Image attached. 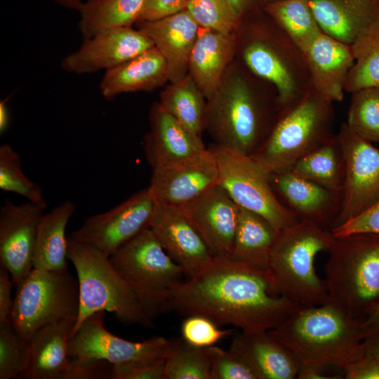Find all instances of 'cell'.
<instances>
[{"instance_id":"obj_1","label":"cell","mask_w":379,"mask_h":379,"mask_svg":"<svg viewBox=\"0 0 379 379\" xmlns=\"http://www.w3.org/2000/svg\"><path fill=\"white\" fill-rule=\"evenodd\" d=\"M299 307L275 292L267 270L214 257L171 293L166 313L201 315L219 326L255 333L277 328Z\"/></svg>"},{"instance_id":"obj_2","label":"cell","mask_w":379,"mask_h":379,"mask_svg":"<svg viewBox=\"0 0 379 379\" xmlns=\"http://www.w3.org/2000/svg\"><path fill=\"white\" fill-rule=\"evenodd\" d=\"M281 109L275 88L233 60L207 100L204 130L214 144L253 156Z\"/></svg>"},{"instance_id":"obj_3","label":"cell","mask_w":379,"mask_h":379,"mask_svg":"<svg viewBox=\"0 0 379 379\" xmlns=\"http://www.w3.org/2000/svg\"><path fill=\"white\" fill-rule=\"evenodd\" d=\"M235 34L238 60L275 88L281 109L314 88L304 52L262 8L241 18Z\"/></svg>"},{"instance_id":"obj_4","label":"cell","mask_w":379,"mask_h":379,"mask_svg":"<svg viewBox=\"0 0 379 379\" xmlns=\"http://www.w3.org/2000/svg\"><path fill=\"white\" fill-rule=\"evenodd\" d=\"M269 333L295 355L300 365L343 371L364 355L363 323L328 300L300 307Z\"/></svg>"},{"instance_id":"obj_5","label":"cell","mask_w":379,"mask_h":379,"mask_svg":"<svg viewBox=\"0 0 379 379\" xmlns=\"http://www.w3.org/2000/svg\"><path fill=\"white\" fill-rule=\"evenodd\" d=\"M335 237L329 230L299 220L279 232L267 272L275 292L300 307L328 300L324 279L317 273L315 258L328 252Z\"/></svg>"},{"instance_id":"obj_6","label":"cell","mask_w":379,"mask_h":379,"mask_svg":"<svg viewBox=\"0 0 379 379\" xmlns=\"http://www.w3.org/2000/svg\"><path fill=\"white\" fill-rule=\"evenodd\" d=\"M328 253V300L363 323L379 301V234L335 237Z\"/></svg>"},{"instance_id":"obj_7","label":"cell","mask_w":379,"mask_h":379,"mask_svg":"<svg viewBox=\"0 0 379 379\" xmlns=\"http://www.w3.org/2000/svg\"><path fill=\"white\" fill-rule=\"evenodd\" d=\"M333 103L314 88L281 109L267 138L251 157L270 174L291 169L334 135Z\"/></svg>"},{"instance_id":"obj_8","label":"cell","mask_w":379,"mask_h":379,"mask_svg":"<svg viewBox=\"0 0 379 379\" xmlns=\"http://www.w3.org/2000/svg\"><path fill=\"white\" fill-rule=\"evenodd\" d=\"M67 258L77 274L79 298L71 336L86 318L99 311L113 313L125 325L153 327L132 291L112 265L109 256L68 237Z\"/></svg>"},{"instance_id":"obj_9","label":"cell","mask_w":379,"mask_h":379,"mask_svg":"<svg viewBox=\"0 0 379 379\" xmlns=\"http://www.w3.org/2000/svg\"><path fill=\"white\" fill-rule=\"evenodd\" d=\"M109 260L152 322L166 313L171 293L183 281L182 268L147 229L131 239Z\"/></svg>"},{"instance_id":"obj_10","label":"cell","mask_w":379,"mask_h":379,"mask_svg":"<svg viewBox=\"0 0 379 379\" xmlns=\"http://www.w3.org/2000/svg\"><path fill=\"white\" fill-rule=\"evenodd\" d=\"M79 306L78 281L67 268L51 271L34 267L17 286L10 321L15 331L29 341L47 324L77 319Z\"/></svg>"},{"instance_id":"obj_11","label":"cell","mask_w":379,"mask_h":379,"mask_svg":"<svg viewBox=\"0 0 379 379\" xmlns=\"http://www.w3.org/2000/svg\"><path fill=\"white\" fill-rule=\"evenodd\" d=\"M219 171V185L241 208L266 219L277 231L300 220L277 194L270 174L251 156L213 144L208 148Z\"/></svg>"},{"instance_id":"obj_12","label":"cell","mask_w":379,"mask_h":379,"mask_svg":"<svg viewBox=\"0 0 379 379\" xmlns=\"http://www.w3.org/2000/svg\"><path fill=\"white\" fill-rule=\"evenodd\" d=\"M158 206L148 187L141 190L112 209L86 218L69 238L110 256L150 228Z\"/></svg>"},{"instance_id":"obj_13","label":"cell","mask_w":379,"mask_h":379,"mask_svg":"<svg viewBox=\"0 0 379 379\" xmlns=\"http://www.w3.org/2000/svg\"><path fill=\"white\" fill-rule=\"evenodd\" d=\"M337 135L344 154L345 180L340 211L333 228L379 201V148L357 135L345 122Z\"/></svg>"},{"instance_id":"obj_14","label":"cell","mask_w":379,"mask_h":379,"mask_svg":"<svg viewBox=\"0 0 379 379\" xmlns=\"http://www.w3.org/2000/svg\"><path fill=\"white\" fill-rule=\"evenodd\" d=\"M105 311L86 318L69 340V355L76 359H100L113 365L168 357L172 339L154 336L133 342L117 336L104 326Z\"/></svg>"},{"instance_id":"obj_15","label":"cell","mask_w":379,"mask_h":379,"mask_svg":"<svg viewBox=\"0 0 379 379\" xmlns=\"http://www.w3.org/2000/svg\"><path fill=\"white\" fill-rule=\"evenodd\" d=\"M46 205L6 200L0 209V262L18 286L34 268L37 228Z\"/></svg>"},{"instance_id":"obj_16","label":"cell","mask_w":379,"mask_h":379,"mask_svg":"<svg viewBox=\"0 0 379 379\" xmlns=\"http://www.w3.org/2000/svg\"><path fill=\"white\" fill-rule=\"evenodd\" d=\"M153 46L151 39L138 28L131 26L105 29L84 39L77 51L62 59L61 67L77 74L106 72Z\"/></svg>"},{"instance_id":"obj_17","label":"cell","mask_w":379,"mask_h":379,"mask_svg":"<svg viewBox=\"0 0 379 379\" xmlns=\"http://www.w3.org/2000/svg\"><path fill=\"white\" fill-rule=\"evenodd\" d=\"M219 180L218 167L208 149L199 157L152 168L148 188L159 204L182 207Z\"/></svg>"},{"instance_id":"obj_18","label":"cell","mask_w":379,"mask_h":379,"mask_svg":"<svg viewBox=\"0 0 379 379\" xmlns=\"http://www.w3.org/2000/svg\"><path fill=\"white\" fill-rule=\"evenodd\" d=\"M150 230L187 277L201 271L214 258L183 207L159 204Z\"/></svg>"},{"instance_id":"obj_19","label":"cell","mask_w":379,"mask_h":379,"mask_svg":"<svg viewBox=\"0 0 379 379\" xmlns=\"http://www.w3.org/2000/svg\"><path fill=\"white\" fill-rule=\"evenodd\" d=\"M213 257H230L240 207L218 184L182 206Z\"/></svg>"},{"instance_id":"obj_20","label":"cell","mask_w":379,"mask_h":379,"mask_svg":"<svg viewBox=\"0 0 379 379\" xmlns=\"http://www.w3.org/2000/svg\"><path fill=\"white\" fill-rule=\"evenodd\" d=\"M281 201L300 220L331 230L341 207L342 194L332 191L290 170L270 174Z\"/></svg>"},{"instance_id":"obj_21","label":"cell","mask_w":379,"mask_h":379,"mask_svg":"<svg viewBox=\"0 0 379 379\" xmlns=\"http://www.w3.org/2000/svg\"><path fill=\"white\" fill-rule=\"evenodd\" d=\"M149 131L143 141V152L154 168L180 163L208 151L198 135L182 125L157 102L149 113Z\"/></svg>"},{"instance_id":"obj_22","label":"cell","mask_w":379,"mask_h":379,"mask_svg":"<svg viewBox=\"0 0 379 379\" xmlns=\"http://www.w3.org/2000/svg\"><path fill=\"white\" fill-rule=\"evenodd\" d=\"M137 24L164 58L168 81L174 83L183 79L188 74L190 54L200 28L187 11Z\"/></svg>"},{"instance_id":"obj_23","label":"cell","mask_w":379,"mask_h":379,"mask_svg":"<svg viewBox=\"0 0 379 379\" xmlns=\"http://www.w3.org/2000/svg\"><path fill=\"white\" fill-rule=\"evenodd\" d=\"M304 53L314 88L333 102L342 101L346 81L354 62L351 45L322 32Z\"/></svg>"},{"instance_id":"obj_24","label":"cell","mask_w":379,"mask_h":379,"mask_svg":"<svg viewBox=\"0 0 379 379\" xmlns=\"http://www.w3.org/2000/svg\"><path fill=\"white\" fill-rule=\"evenodd\" d=\"M230 350L247 363L257 379L297 378L299 361L269 331L234 332Z\"/></svg>"},{"instance_id":"obj_25","label":"cell","mask_w":379,"mask_h":379,"mask_svg":"<svg viewBox=\"0 0 379 379\" xmlns=\"http://www.w3.org/2000/svg\"><path fill=\"white\" fill-rule=\"evenodd\" d=\"M236 55V34L201 27L192 50L188 73L206 100L213 93Z\"/></svg>"},{"instance_id":"obj_26","label":"cell","mask_w":379,"mask_h":379,"mask_svg":"<svg viewBox=\"0 0 379 379\" xmlns=\"http://www.w3.org/2000/svg\"><path fill=\"white\" fill-rule=\"evenodd\" d=\"M326 34L349 45L379 20V0H309Z\"/></svg>"},{"instance_id":"obj_27","label":"cell","mask_w":379,"mask_h":379,"mask_svg":"<svg viewBox=\"0 0 379 379\" xmlns=\"http://www.w3.org/2000/svg\"><path fill=\"white\" fill-rule=\"evenodd\" d=\"M168 81L166 60L153 46L139 55L105 72L100 91L108 100L126 93L150 91Z\"/></svg>"},{"instance_id":"obj_28","label":"cell","mask_w":379,"mask_h":379,"mask_svg":"<svg viewBox=\"0 0 379 379\" xmlns=\"http://www.w3.org/2000/svg\"><path fill=\"white\" fill-rule=\"evenodd\" d=\"M76 320L51 323L34 333L29 340V364L20 378H62L70 362L69 340Z\"/></svg>"},{"instance_id":"obj_29","label":"cell","mask_w":379,"mask_h":379,"mask_svg":"<svg viewBox=\"0 0 379 379\" xmlns=\"http://www.w3.org/2000/svg\"><path fill=\"white\" fill-rule=\"evenodd\" d=\"M76 209L71 201H65L41 216L34 246V268L55 271L67 269V244L65 230Z\"/></svg>"},{"instance_id":"obj_30","label":"cell","mask_w":379,"mask_h":379,"mask_svg":"<svg viewBox=\"0 0 379 379\" xmlns=\"http://www.w3.org/2000/svg\"><path fill=\"white\" fill-rule=\"evenodd\" d=\"M277 231L260 215L240 207L230 258L267 270Z\"/></svg>"},{"instance_id":"obj_31","label":"cell","mask_w":379,"mask_h":379,"mask_svg":"<svg viewBox=\"0 0 379 379\" xmlns=\"http://www.w3.org/2000/svg\"><path fill=\"white\" fill-rule=\"evenodd\" d=\"M145 0H87L79 10L78 26L84 39L97 32L131 27L139 19Z\"/></svg>"},{"instance_id":"obj_32","label":"cell","mask_w":379,"mask_h":379,"mask_svg":"<svg viewBox=\"0 0 379 379\" xmlns=\"http://www.w3.org/2000/svg\"><path fill=\"white\" fill-rule=\"evenodd\" d=\"M159 102L186 128L201 136L205 128L207 100L189 73L165 88Z\"/></svg>"},{"instance_id":"obj_33","label":"cell","mask_w":379,"mask_h":379,"mask_svg":"<svg viewBox=\"0 0 379 379\" xmlns=\"http://www.w3.org/2000/svg\"><path fill=\"white\" fill-rule=\"evenodd\" d=\"M289 170L342 194L345 180V159L338 135L334 134L324 144L300 159Z\"/></svg>"},{"instance_id":"obj_34","label":"cell","mask_w":379,"mask_h":379,"mask_svg":"<svg viewBox=\"0 0 379 379\" xmlns=\"http://www.w3.org/2000/svg\"><path fill=\"white\" fill-rule=\"evenodd\" d=\"M261 8L303 52L322 32L309 0H277Z\"/></svg>"},{"instance_id":"obj_35","label":"cell","mask_w":379,"mask_h":379,"mask_svg":"<svg viewBox=\"0 0 379 379\" xmlns=\"http://www.w3.org/2000/svg\"><path fill=\"white\" fill-rule=\"evenodd\" d=\"M354 65L345 90L352 92L368 87H379V20L369 25L351 45Z\"/></svg>"},{"instance_id":"obj_36","label":"cell","mask_w":379,"mask_h":379,"mask_svg":"<svg viewBox=\"0 0 379 379\" xmlns=\"http://www.w3.org/2000/svg\"><path fill=\"white\" fill-rule=\"evenodd\" d=\"M164 379H211L208 347L192 345L182 338L172 339Z\"/></svg>"},{"instance_id":"obj_37","label":"cell","mask_w":379,"mask_h":379,"mask_svg":"<svg viewBox=\"0 0 379 379\" xmlns=\"http://www.w3.org/2000/svg\"><path fill=\"white\" fill-rule=\"evenodd\" d=\"M347 126L369 142L379 141V87H368L352 92Z\"/></svg>"},{"instance_id":"obj_38","label":"cell","mask_w":379,"mask_h":379,"mask_svg":"<svg viewBox=\"0 0 379 379\" xmlns=\"http://www.w3.org/2000/svg\"><path fill=\"white\" fill-rule=\"evenodd\" d=\"M0 188L32 203L46 205L41 187L24 174L20 154L8 144L0 147Z\"/></svg>"},{"instance_id":"obj_39","label":"cell","mask_w":379,"mask_h":379,"mask_svg":"<svg viewBox=\"0 0 379 379\" xmlns=\"http://www.w3.org/2000/svg\"><path fill=\"white\" fill-rule=\"evenodd\" d=\"M30 355L29 341L15 331L10 320L0 322V379L20 378L29 366Z\"/></svg>"},{"instance_id":"obj_40","label":"cell","mask_w":379,"mask_h":379,"mask_svg":"<svg viewBox=\"0 0 379 379\" xmlns=\"http://www.w3.org/2000/svg\"><path fill=\"white\" fill-rule=\"evenodd\" d=\"M186 10L201 27L227 34L235 33L241 20L227 0H188Z\"/></svg>"},{"instance_id":"obj_41","label":"cell","mask_w":379,"mask_h":379,"mask_svg":"<svg viewBox=\"0 0 379 379\" xmlns=\"http://www.w3.org/2000/svg\"><path fill=\"white\" fill-rule=\"evenodd\" d=\"M234 333V329H222L211 319L201 315L186 317L181 325L182 338L199 347L215 345L222 339L232 336Z\"/></svg>"},{"instance_id":"obj_42","label":"cell","mask_w":379,"mask_h":379,"mask_svg":"<svg viewBox=\"0 0 379 379\" xmlns=\"http://www.w3.org/2000/svg\"><path fill=\"white\" fill-rule=\"evenodd\" d=\"M211 379H257L247 363L230 350L213 345L208 347Z\"/></svg>"},{"instance_id":"obj_43","label":"cell","mask_w":379,"mask_h":379,"mask_svg":"<svg viewBox=\"0 0 379 379\" xmlns=\"http://www.w3.org/2000/svg\"><path fill=\"white\" fill-rule=\"evenodd\" d=\"M166 357L113 365L112 379H164Z\"/></svg>"},{"instance_id":"obj_44","label":"cell","mask_w":379,"mask_h":379,"mask_svg":"<svg viewBox=\"0 0 379 379\" xmlns=\"http://www.w3.org/2000/svg\"><path fill=\"white\" fill-rule=\"evenodd\" d=\"M113 364L100 359L70 358L61 379H112Z\"/></svg>"},{"instance_id":"obj_45","label":"cell","mask_w":379,"mask_h":379,"mask_svg":"<svg viewBox=\"0 0 379 379\" xmlns=\"http://www.w3.org/2000/svg\"><path fill=\"white\" fill-rule=\"evenodd\" d=\"M335 237L356 233L379 234V201L359 215L331 229Z\"/></svg>"},{"instance_id":"obj_46","label":"cell","mask_w":379,"mask_h":379,"mask_svg":"<svg viewBox=\"0 0 379 379\" xmlns=\"http://www.w3.org/2000/svg\"><path fill=\"white\" fill-rule=\"evenodd\" d=\"M187 1L188 0H145L137 22L154 20L182 11L186 9Z\"/></svg>"},{"instance_id":"obj_47","label":"cell","mask_w":379,"mask_h":379,"mask_svg":"<svg viewBox=\"0 0 379 379\" xmlns=\"http://www.w3.org/2000/svg\"><path fill=\"white\" fill-rule=\"evenodd\" d=\"M346 379H379V359L364 356L343 369Z\"/></svg>"},{"instance_id":"obj_48","label":"cell","mask_w":379,"mask_h":379,"mask_svg":"<svg viewBox=\"0 0 379 379\" xmlns=\"http://www.w3.org/2000/svg\"><path fill=\"white\" fill-rule=\"evenodd\" d=\"M13 286L8 271L0 268V322L10 320L13 300L11 299V288Z\"/></svg>"},{"instance_id":"obj_49","label":"cell","mask_w":379,"mask_h":379,"mask_svg":"<svg viewBox=\"0 0 379 379\" xmlns=\"http://www.w3.org/2000/svg\"><path fill=\"white\" fill-rule=\"evenodd\" d=\"M364 355L379 359V321L364 328Z\"/></svg>"},{"instance_id":"obj_50","label":"cell","mask_w":379,"mask_h":379,"mask_svg":"<svg viewBox=\"0 0 379 379\" xmlns=\"http://www.w3.org/2000/svg\"><path fill=\"white\" fill-rule=\"evenodd\" d=\"M332 367H322L310 365H300L298 379H335L341 378L338 375L329 373L328 369Z\"/></svg>"},{"instance_id":"obj_51","label":"cell","mask_w":379,"mask_h":379,"mask_svg":"<svg viewBox=\"0 0 379 379\" xmlns=\"http://www.w3.org/2000/svg\"><path fill=\"white\" fill-rule=\"evenodd\" d=\"M241 20L247 13L261 8L260 0H227Z\"/></svg>"},{"instance_id":"obj_52","label":"cell","mask_w":379,"mask_h":379,"mask_svg":"<svg viewBox=\"0 0 379 379\" xmlns=\"http://www.w3.org/2000/svg\"><path fill=\"white\" fill-rule=\"evenodd\" d=\"M10 121L9 111L6 100L0 102V132L4 133L8 128Z\"/></svg>"},{"instance_id":"obj_53","label":"cell","mask_w":379,"mask_h":379,"mask_svg":"<svg viewBox=\"0 0 379 379\" xmlns=\"http://www.w3.org/2000/svg\"><path fill=\"white\" fill-rule=\"evenodd\" d=\"M378 321H379V301L373 307L368 317L363 322V326L365 328Z\"/></svg>"},{"instance_id":"obj_54","label":"cell","mask_w":379,"mask_h":379,"mask_svg":"<svg viewBox=\"0 0 379 379\" xmlns=\"http://www.w3.org/2000/svg\"><path fill=\"white\" fill-rule=\"evenodd\" d=\"M61 6L69 8L79 11L83 1L81 0H55Z\"/></svg>"},{"instance_id":"obj_55","label":"cell","mask_w":379,"mask_h":379,"mask_svg":"<svg viewBox=\"0 0 379 379\" xmlns=\"http://www.w3.org/2000/svg\"><path fill=\"white\" fill-rule=\"evenodd\" d=\"M277 1V0H260L261 7L263 5H265V4H266L269 3V2H272V1Z\"/></svg>"}]
</instances>
